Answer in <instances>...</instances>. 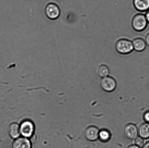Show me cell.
Returning <instances> with one entry per match:
<instances>
[{"label":"cell","mask_w":149,"mask_h":148,"mask_svg":"<svg viewBox=\"0 0 149 148\" xmlns=\"http://www.w3.org/2000/svg\"><path fill=\"white\" fill-rule=\"evenodd\" d=\"M34 130V125L31 121L25 120L20 126V134L24 137L30 138L33 134Z\"/></svg>","instance_id":"cell-4"},{"label":"cell","mask_w":149,"mask_h":148,"mask_svg":"<svg viewBox=\"0 0 149 148\" xmlns=\"http://www.w3.org/2000/svg\"><path fill=\"white\" fill-rule=\"evenodd\" d=\"M30 140L26 137H19L16 138L13 143L12 148H31Z\"/></svg>","instance_id":"cell-8"},{"label":"cell","mask_w":149,"mask_h":148,"mask_svg":"<svg viewBox=\"0 0 149 148\" xmlns=\"http://www.w3.org/2000/svg\"><path fill=\"white\" fill-rule=\"evenodd\" d=\"M128 148H141L139 146H137L136 145H132L129 146Z\"/></svg>","instance_id":"cell-21"},{"label":"cell","mask_w":149,"mask_h":148,"mask_svg":"<svg viewBox=\"0 0 149 148\" xmlns=\"http://www.w3.org/2000/svg\"><path fill=\"white\" fill-rule=\"evenodd\" d=\"M110 133L108 130L103 129L99 131V138L101 141L103 142H107L110 139Z\"/></svg>","instance_id":"cell-14"},{"label":"cell","mask_w":149,"mask_h":148,"mask_svg":"<svg viewBox=\"0 0 149 148\" xmlns=\"http://www.w3.org/2000/svg\"><path fill=\"white\" fill-rule=\"evenodd\" d=\"M98 74L102 78L109 76V67L105 65H102L99 66L97 70Z\"/></svg>","instance_id":"cell-13"},{"label":"cell","mask_w":149,"mask_h":148,"mask_svg":"<svg viewBox=\"0 0 149 148\" xmlns=\"http://www.w3.org/2000/svg\"><path fill=\"white\" fill-rule=\"evenodd\" d=\"M115 47L118 53L122 54H127L134 50L132 41L127 39H121L117 41Z\"/></svg>","instance_id":"cell-2"},{"label":"cell","mask_w":149,"mask_h":148,"mask_svg":"<svg viewBox=\"0 0 149 148\" xmlns=\"http://www.w3.org/2000/svg\"><path fill=\"white\" fill-rule=\"evenodd\" d=\"M8 133L12 138L16 139L19 137L20 135V127L17 123H11L8 127Z\"/></svg>","instance_id":"cell-11"},{"label":"cell","mask_w":149,"mask_h":148,"mask_svg":"<svg viewBox=\"0 0 149 148\" xmlns=\"http://www.w3.org/2000/svg\"><path fill=\"white\" fill-rule=\"evenodd\" d=\"M143 118L146 122L149 123V111H147L144 114Z\"/></svg>","instance_id":"cell-16"},{"label":"cell","mask_w":149,"mask_h":148,"mask_svg":"<svg viewBox=\"0 0 149 148\" xmlns=\"http://www.w3.org/2000/svg\"><path fill=\"white\" fill-rule=\"evenodd\" d=\"M135 145L139 146V147L141 148L144 145V139L141 137H137L135 139Z\"/></svg>","instance_id":"cell-15"},{"label":"cell","mask_w":149,"mask_h":148,"mask_svg":"<svg viewBox=\"0 0 149 148\" xmlns=\"http://www.w3.org/2000/svg\"><path fill=\"white\" fill-rule=\"evenodd\" d=\"M45 14L49 19L55 20L59 18L61 14V9L55 3H48L45 6Z\"/></svg>","instance_id":"cell-3"},{"label":"cell","mask_w":149,"mask_h":148,"mask_svg":"<svg viewBox=\"0 0 149 148\" xmlns=\"http://www.w3.org/2000/svg\"><path fill=\"white\" fill-rule=\"evenodd\" d=\"M138 134L143 138H149V123H144L140 126L138 129Z\"/></svg>","instance_id":"cell-12"},{"label":"cell","mask_w":149,"mask_h":148,"mask_svg":"<svg viewBox=\"0 0 149 148\" xmlns=\"http://www.w3.org/2000/svg\"><path fill=\"white\" fill-rule=\"evenodd\" d=\"M142 148H149V142L144 144Z\"/></svg>","instance_id":"cell-20"},{"label":"cell","mask_w":149,"mask_h":148,"mask_svg":"<svg viewBox=\"0 0 149 148\" xmlns=\"http://www.w3.org/2000/svg\"><path fill=\"white\" fill-rule=\"evenodd\" d=\"M131 24L134 30L138 32L143 31L148 25L145 14L143 13L136 14L132 19Z\"/></svg>","instance_id":"cell-1"},{"label":"cell","mask_w":149,"mask_h":148,"mask_svg":"<svg viewBox=\"0 0 149 148\" xmlns=\"http://www.w3.org/2000/svg\"><path fill=\"white\" fill-rule=\"evenodd\" d=\"M100 85L104 90L107 92H111L116 88V83L113 78L107 76L102 78L101 80Z\"/></svg>","instance_id":"cell-5"},{"label":"cell","mask_w":149,"mask_h":148,"mask_svg":"<svg viewBox=\"0 0 149 148\" xmlns=\"http://www.w3.org/2000/svg\"><path fill=\"white\" fill-rule=\"evenodd\" d=\"M99 130L98 129L93 126L88 127L85 131V137L90 141H94L99 138Z\"/></svg>","instance_id":"cell-7"},{"label":"cell","mask_w":149,"mask_h":148,"mask_svg":"<svg viewBox=\"0 0 149 148\" xmlns=\"http://www.w3.org/2000/svg\"><path fill=\"white\" fill-rule=\"evenodd\" d=\"M145 15L148 24H149V10L148 11H147Z\"/></svg>","instance_id":"cell-19"},{"label":"cell","mask_w":149,"mask_h":148,"mask_svg":"<svg viewBox=\"0 0 149 148\" xmlns=\"http://www.w3.org/2000/svg\"><path fill=\"white\" fill-rule=\"evenodd\" d=\"M134 50L138 52L143 51L147 47L145 40L142 38L137 37L132 41Z\"/></svg>","instance_id":"cell-10"},{"label":"cell","mask_w":149,"mask_h":148,"mask_svg":"<svg viewBox=\"0 0 149 148\" xmlns=\"http://www.w3.org/2000/svg\"><path fill=\"white\" fill-rule=\"evenodd\" d=\"M133 4L136 9L141 12L149 10V0H133Z\"/></svg>","instance_id":"cell-9"},{"label":"cell","mask_w":149,"mask_h":148,"mask_svg":"<svg viewBox=\"0 0 149 148\" xmlns=\"http://www.w3.org/2000/svg\"><path fill=\"white\" fill-rule=\"evenodd\" d=\"M30 141L31 142L34 143L36 141V139H37V137H36V135L33 134L31 137H30Z\"/></svg>","instance_id":"cell-17"},{"label":"cell","mask_w":149,"mask_h":148,"mask_svg":"<svg viewBox=\"0 0 149 148\" xmlns=\"http://www.w3.org/2000/svg\"><path fill=\"white\" fill-rule=\"evenodd\" d=\"M146 43L147 45L149 46V33L146 35L145 39Z\"/></svg>","instance_id":"cell-18"},{"label":"cell","mask_w":149,"mask_h":148,"mask_svg":"<svg viewBox=\"0 0 149 148\" xmlns=\"http://www.w3.org/2000/svg\"><path fill=\"white\" fill-rule=\"evenodd\" d=\"M124 132L127 138L130 140H134L138 137V130L135 125L130 124L125 126Z\"/></svg>","instance_id":"cell-6"}]
</instances>
